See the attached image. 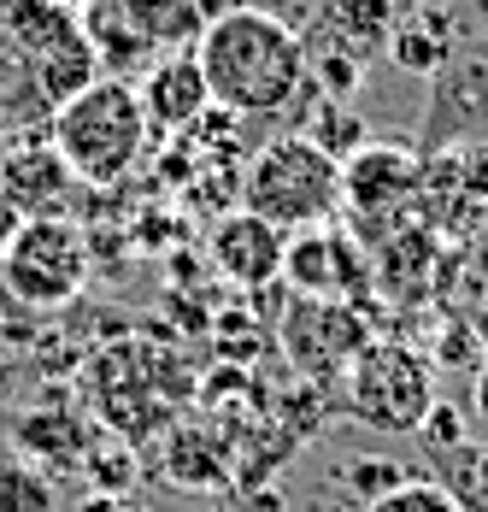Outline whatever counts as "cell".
<instances>
[{
  "label": "cell",
  "instance_id": "cell-14",
  "mask_svg": "<svg viewBox=\"0 0 488 512\" xmlns=\"http://www.w3.org/2000/svg\"><path fill=\"white\" fill-rule=\"evenodd\" d=\"M136 95H142V112H147V124H153V136L195 130L200 112L212 106L195 53H159V59L147 65V77L136 83Z\"/></svg>",
  "mask_w": 488,
  "mask_h": 512
},
{
  "label": "cell",
  "instance_id": "cell-12",
  "mask_svg": "<svg viewBox=\"0 0 488 512\" xmlns=\"http://www.w3.org/2000/svg\"><path fill=\"white\" fill-rule=\"evenodd\" d=\"M71 195H77V177L53 142H18L0 154V201L18 218H65Z\"/></svg>",
  "mask_w": 488,
  "mask_h": 512
},
{
  "label": "cell",
  "instance_id": "cell-8",
  "mask_svg": "<svg viewBox=\"0 0 488 512\" xmlns=\"http://www.w3.org/2000/svg\"><path fill=\"white\" fill-rule=\"evenodd\" d=\"M418 189H424V154L400 142H359L342 159V206L353 212V236L365 248L418 224Z\"/></svg>",
  "mask_w": 488,
  "mask_h": 512
},
{
  "label": "cell",
  "instance_id": "cell-24",
  "mask_svg": "<svg viewBox=\"0 0 488 512\" xmlns=\"http://www.w3.org/2000/svg\"><path fill=\"white\" fill-rule=\"evenodd\" d=\"M18 224H24V218H18L12 206L0 201V254H6V242H12V230H18Z\"/></svg>",
  "mask_w": 488,
  "mask_h": 512
},
{
  "label": "cell",
  "instance_id": "cell-6",
  "mask_svg": "<svg viewBox=\"0 0 488 512\" xmlns=\"http://www.w3.org/2000/svg\"><path fill=\"white\" fill-rule=\"evenodd\" d=\"M95 277L89 230L71 218H24L0 254V289L30 312L71 307Z\"/></svg>",
  "mask_w": 488,
  "mask_h": 512
},
{
  "label": "cell",
  "instance_id": "cell-2",
  "mask_svg": "<svg viewBox=\"0 0 488 512\" xmlns=\"http://www.w3.org/2000/svg\"><path fill=\"white\" fill-rule=\"evenodd\" d=\"M200 77L212 106L236 112V118H271L294 106L306 89V48L277 12L259 6H230L218 18H206L195 42Z\"/></svg>",
  "mask_w": 488,
  "mask_h": 512
},
{
  "label": "cell",
  "instance_id": "cell-27",
  "mask_svg": "<svg viewBox=\"0 0 488 512\" xmlns=\"http://www.w3.org/2000/svg\"><path fill=\"white\" fill-rule=\"evenodd\" d=\"M71 6H83V0H71Z\"/></svg>",
  "mask_w": 488,
  "mask_h": 512
},
{
  "label": "cell",
  "instance_id": "cell-3",
  "mask_svg": "<svg viewBox=\"0 0 488 512\" xmlns=\"http://www.w3.org/2000/svg\"><path fill=\"white\" fill-rule=\"evenodd\" d=\"M195 377L159 336H118L106 342L83 371V401L124 442H153L177 424V407L189 401Z\"/></svg>",
  "mask_w": 488,
  "mask_h": 512
},
{
  "label": "cell",
  "instance_id": "cell-4",
  "mask_svg": "<svg viewBox=\"0 0 488 512\" xmlns=\"http://www.w3.org/2000/svg\"><path fill=\"white\" fill-rule=\"evenodd\" d=\"M48 142L83 189H118L153 148V124L130 77H95L48 118Z\"/></svg>",
  "mask_w": 488,
  "mask_h": 512
},
{
  "label": "cell",
  "instance_id": "cell-16",
  "mask_svg": "<svg viewBox=\"0 0 488 512\" xmlns=\"http://www.w3.org/2000/svg\"><path fill=\"white\" fill-rule=\"evenodd\" d=\"M159 471H165L171 483H183V489H218L224 471H230V448H224V436H212V430H200L189 418H177V424L165 430Z\"/></svg>",
  "mask_w": 488,
  "mask_h": 512
},
{
  "label": "cell",
  "instance_id": "cell-11",
  "mask_svg": "<svg viewBox=\"0 0 488 512\" xmlns=\"http://www.w3.org/2000/svg\"><path fill=\"white\" fill-rule=\"evenodd\" d=\"M277 342L300 377L312 383H336L347 377V365L365 354L371 342V324L359 318V307L347 301H306V295H289L283 307V324H277Z\"/></svg>",
  "mask_w": 488,
  "mask_h": 512
},
{
  "label": "cell",
  "instance_id": "cell-26",
  "mask_svg": "<svg viewBox=\"0 0 488 512\" xmlns=\"http://www.w3.org/2000/svg\"><path fill=\"white\" fill-rule=\"evenodd\" d=\"M471 336L483 342V354H488V301H483V307H477V318H471Z\"/></svg>",
  "mask_w": 488,
  "mask_h": 512
},
{
  "label": "cell",
  "instance_id": "cell-22",
  "mask_svg": "<svg viewBox=\"0 0 488 512\" xmlns=\"http://www.w3.org/2000/svg\"><path fill=\"white\" fill-rule=\"evenodd\" d=\"M471 412H477V424L488 430V354L477 359V383H471Z\"/></svg>",
  "mask_w": 488,
  "mask_h": 512
},
{
  "label": "cell",
  "instance_id": "cell-21",
  "mask_svg": "<svg viewBox=\"0 0 488 512\" xmlns=\"http://www.w3.org/2000/svg\"><path fill=\"white\" fill-rule=\"evenodd\" d=\"M418 436H424V448H430V454H453V448L465 442V418H459V407H447V401H436Z\"/></svg>",
  "mask_w": 488,
  "mask_h": 512
},
{
  "label": "cell",
  "instance_id": "cell-19",
  "mask_svg": "<svg viewBox=\"0 0 488 512\" xmlns=\"http://www.w3.org/2000/svg\"><path fill=\"white\" fill-rule=\"evenodd\" d=\"M447 489L465 512H488V448L483 454H465V442L447 454Z\"/></svg>",
  "mask_w": 488,
  "mask_h": 512
},
{
  "label": "cell",
  "instance_id": "cell-17",
  "mask_svg": "<svg viewBox=\"0 0 488 512\" xmlns=\"http://www.w3.org/2000/svg\"><path fill=\"white\" fill-rule=\"evenodd\" d=\"M0 512H53V483L30 460H0Z\"/></svg>",
  "mask_w": 488,
  "mask_h": 512
},
{
  "label": "cell",
  "instance_id": "cell-5",
  "mask_svg": "<svg viewBox=\"0 0 488 512\" xmlns=\"http://www.w3.org/2000/svg\"><path fill=\"white\" fill-rule=\"evenodd\" d=\"M242 212L277 230H312L342 212V159L318 136H271L242 171Z\"/></svg>",
  "mask_w": 488,
  "mask_h": 512
},
{
  "label": "cell",
  "instance_id": "cell-7",
  "mask_svg": "<svg viewBox=\"0 0 488 512\" xmlns=\"http://www.w3.org/2000/svg\"><path fill=\"white\" fill-rule=\"evenodd\" d=\"M436 359L418 354L412 342H394V336H371L365 354L347 365V412L365 424V430H383V436H418L424 418L436 407Z\"/></svg>",
  "mask_w": 488,
  "mask_h": 512
},
{
  "label": "cell",
  "instance_id": "cell-10",
  "mask_svg": "<svg viewBox=\"0 0 488 512\" xmlns=\"http://www.w3.org/2000/svg\"><path fill=\"white\" fill-rule=\"evenodd\" d=\"M283 283L289 295H306V301H371L377 295V277H371V248L353 236V230H336V224H312V230H294L289 254H283Z\"/></svg>",
  "mask_w": 488,
  "mask_h": 512
},
{
  "label": "cell",
  "instance_id": "cell-9",
  "mask_svg": "<svg viewBox=\"0 0 488 512\" xmlns=\"http://www.w3.org/2000/svg\"><path fill=\"white\" fill-rule=\"evenodd\" d=\"M394 0H324L312 30L300 36L306 71H318L324 95L347 101L365 83V65L394 42Z\"/></svg>",
  "mask_w": 488,
  "mask_h": 512
},
{
  "label": "cell",
  "instance_id": "cell-1",
  "mask_svg": "<svg viewBox=\"0 0 488 512\" xmlns=\"http://www.w3.org/2000/svg\"><path fill=\"white\" fill-rule=\"evenodd\" d=\"M100 77L83 6L71 0H0V136L36 130Z\"/></svg>",
  "mask_w": 488,
  "mask_h": 512
},
{
  "label": "cell",
  "instance_id": "cell-23",
  "mask_svg": "<svg viewBox=\"0 0 488 512\" xmlns=\"http://www.w3.org/2000/svg\"><path fill=\"white\" fill-rule=\"evenodd\" d=\"M247 512H283V495H277V489H259V495L247 501Z\"/></svg>",
  "mask_w": 488,
  "mask_h": 512
},
{
  "label": "cell",
  "instance_id": "cell-18",
  "mask_svg": "<svg viewBox=\"0 0 488 512\" xmlns=\"http://www.w3.org/2000/svg\"><path fill=\"white\" fill-rule=\"evenodd\" d=\"M365 512H465L453 501V489L447 483H430V477H406V483H394L389 495H377Z\"/></svg>",
  "mask_w": 488,
  "mask_h": 512
},
{
  "label": "cell",
  "instance_id": "cell-20",
  "mask_svg": "<svg viewBox=\"0 0 488 512\" xmlns=\"http://www.w3.org/2000/svg\"><path fill=\"white\" fill-rule=\"evenodd\" d=\"M394 483H406V477L394 471V460H353V465H347V489H353L365 507H371L377 495H389Z\"/></svg>",
  "mask_w": 488,
  "mask_h": 512
},
{
  "label": "cell",
  "instance_id": "cell-13",
  "mask_svg": "<svg viewBox=\"0 0 488 512\" xmlns=\"http://www.w3.org/2000/svg\"><path fill=\"white\" fill-rule=\"evenodd\" d=\"M283 254H289V230L253 218V212H224L212 224V265L218 277H230L236 289H265L283 277Z\"/></svg>",
  "mask_w": 488,
  "mask_h": 512
},
{
  "label": "cell",
  "instance_id": "cell-25",
  "mask_svg": "<svg viewBox=\"0 0 488 512\" xmlns=\"http://www.w3.org/2000/svg\"><path fill=\"white\" fill-rule=\"evenodd\" d=\"M83 512H142V507H124L118 495H100V501H89V507H83Z\"/></svg>",
  "mask_w": 488,
  "mask_h": 512
},
{
  "label": "cell",
  "instance_id": "cell-15",
  "mask_svg": "<svg viewBox=\"0 0 488 512\" xmlns=\"http://www.w3.org/2000/svg\"><path fill=\"white\" fill-rule=\"evenodd\" d=\"M89 442H95L89 418L59 412V407L24 412V418L12 424V448H18V460H30L42 477H48V471H77V465H89Z\"/></svg>",
  "mask_w": 488,
  "mask_h": 512
}]
</instances>
